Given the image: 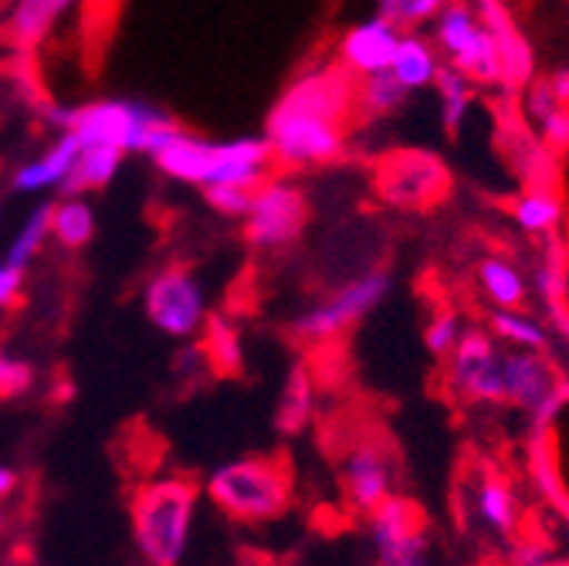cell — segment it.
<instances>
[{
	"label": "cell",
	"instance_id": "1",
	"mask_svg": "<svg viewBox=\"0 0 569 566\" xmlns=\"http://www.w3.org/2000/svg\"><path fill=\"white\" fill-rule=\"evenodd\" d=\"M197 503L200 488L187 475H157L132 491L129 523L142 563L183 566L197 523Z\"/></svg>",
	"mask_w": 569,
	"mask_h": 566
},
{
	"label": "cell",
	"instance_id": "2",
	"mask_svg": "<svg viewBox=\"0 0 569 566\" xmlns=\"http://www.w3.org/2000/svg\"><path fill=\"white\" fill-rule=\"evenodd\" d=\"M203 491L234 523H271L292 509L296 475L284 455H244L213 468Z\"/></svg>",
	"mask_w": 569,
	"mask_h": 566
},
{
	"label": "cell",
	"instance_id": "3",
	"mask_svg": "<svg viewBox=\"0 0 569 566\" xmlns=\"http://www.w3.org/2000/svg\"><path fill=\"white\" fill-rule=\"evenodd\" d=\"M153 160L167 177L197 187H210V183L258 187L271 173V150L264 143V136H238L218 143V139H203L180 129V136Z\"/></svg>",
	"mask_w": 569,
	"mask_h": 566
},
{
	"label": "cell",
	"instance_id": "4",
	"mask_svg": "<svg viewBox=\"0 0 569 566\" xmlns=\"http://www.w3.org/2000/svg\"><path fill=\"white\" fill-rule=\"evenodd\" d=\"M170 116L157 106L132 99H96L79 109H68L64 129L82 147H119L122 153H142L147 139Z\"/></svg>",
	"mask_w": 569,
	"mask_h": 566
},
{
	"label": "cell",
	"instance_id": "5",
	"mask_svg": "<svg viewBox=\"0 0 569 566\" xmlns=\"http://www.w3.org/2000/svg\"><path fill=\"white\" fill-rule=\"evenodd\" d=\"M244 221V241L258 251L292 248L309 225V197L299 183L284 177H264L254 187Z\"/></svg>",
	"mask_w": 569,
	"mask_h": 566
},
{
	"label": "cell",
	"instance_id": "6",
	"mask_svg": "<svg viewBox=\"0 0 569 566\" xmlns=\"http://www.w3.org/2000/svg\"><path fill=\"white\" fill-rule=\"evenodd\" d=\"M387 296H390V275L383 268H373V271H367L360 278L346 281V286H339L319 306L296 316L292 319V336L299 342H306V346H329L349 326H356L363 316H370Z\"/></svg>",
	"mask_w": 569,
	"mask_h": 566
},
{
	"label": "cell",
	"instance_id": "7",
	"mask_svg": "<svg viewBox=\"0 0 569 566\" xmlns=\"http://www.w3.org/2000/svg\"><path fill=\"white\" fill-rule=\"evenodd\" d=\"M346 132L349 126L332 119L271 109L264 143L271 150V163L284 170H302L339 160L346 153Z\"/></svg>",
	"mask_w": 569,
	"mask_h": 566
},
{
	"label": "cell",
	"instance_id": "8",
	"mask_svg": "<svg viewBox=\"0 0 569 566\" xmlns=\"http://www.w3.org/2000/svg\"><path fill=\"white\" fill-rule=\"evenodd\" d=\"M142 306H147L150 322L173 339H193L207 316L203 289L187 268L157 271L142 289Z\"/></svg>",
	"mask_w": 569,
	"mask_h": 566
},
{
	"label": "cell",
	"instance_id": "9",
	"mask_svg": "<svg viewBox=\"0 0 569 566\" xmlns=\"http://www.w3.org/2000/svg\"><path fill=\"white\" fill-rule=\"evenodd\" d=\"M373 546L380 553V566H431L427 556V519L420 506L407 495L390 491L370 513Z\"/></svg>",
	"mask_w": 569,
	"mask_h": 566
},
{
	"label": "cell",
	"instance_id": "10",
	"mask_svg": "<svg viewBox=\"0 0 569 566\" xmlns=\"http://www.w3.org/2000/svg\"><path fill=\"white\" fill-rule=\"evenodd\" d=\"M448 384L465 400L475 404H506L502 380V349L485 329H465L448 352Z\"/></svg>",
	"mask_w": 569,
	"mask_h": 566
},
{
	"label": "cell",
	"instance_id": "11",
	"mask_svg": "<svg viewBox=\"0 0 569 566\" xmlns=\"http://www.w3.org/2000/svg\"><path fill=\"white\" fill-rule=\"evenodd\" d=\"M448 190V173L438 157L423 150H400L380 160L377 167V193L390 207L417 210L441 200Z\"/></svg>",
	"mask_w": 569,
	"mask_h": 566
},
{
	"label": "cell",
	"instance_id": "12",
	"mask_svg": "<svg viewBox=\"0 0 569 566\" xmlns=\"http://www.w3.org/2000/svg\"><path fill=\"white\" fill-rule=\"evenodd\" d=\"M393 458L390 448L380 438H367V441H356L346 458H342V491H346V503L352 513L370 516L387 495L393 491Z\"/></svg>",
	"mask_w": 569,
	"mask_h": 566
},
{
	"label": "cell",
	"instance_id": "13",
	"mask_svg": "<svg viewBox=\"0 0 569 566\" xmlns=\"http://www.w3.org/2000/svg\"><path fill=\"white\" fill-rule=\"evenodd\" d=\"M400 41V28L377 14L360 21L352 31H346L342 44H339V64L349 68L352 76H373V72H387L393 51Z\"/></svg>",
	"mask_w": 569,
	"mask_h": 566
},
{
	"label": "cell",
	"instance_id": "14",
	"mask_svg": "<svg viewBox=\"0 0 569 566\" xmlns=\"http://www.w3.org/2000/svg\"><path fill=\"white\" fill-rule=\"evenodd\" d=\"M316 390H319V377L312 370V360H296L292 370L284 374V384L274 404V431L281 438H296L312 424Z\"/></svg>",
	"mask_w": 569,
	"mask_h": 566
},
{
	"label": "cell",
	"instance_id": "15",
	"mask_svg": "<svg viewBox=\"0 0 569 566\" xmlns=\"http://www.w3.org/2000/svg\"><path fill=\"white\" fill-rule=\"evenodd\" d=\"M502 380H506V404H516L522 410H532L559 380L546 352L516 349L502 352Z\"/></svg>",
	"mask_w": 569,
	"mask_h": 566
},
{
	"label": "cell",
	"instance_id": "16",
	"mask_svg": "<svg viewBox=\"0 0 569 566\" xmlns=\"http://www.w3.org/2000/svg\"><path fill=\"white\" fill-rule=\"evenodd\" d=\"M82 143L68 129L58 136V143H51L41 157L28 160L24 167L14 170L11 177V190L14 193H41V190H51V187H61V180L68 177L71 163H76Z\"/></svg>",
	"mask_w": 569,
	"mask_h": 566
},
{
	"label": "cell",
	"instance_id": "17",
	"mask_svg": "<svg viewBox=\"0 0 569 566\" xmlns=\"http://www.w3.org/2000/svg\"><path fill=\"white\" fill-rule=\"evenodd\" d=\"M197 342L203 346L213 377H241L244 370V349L241 332L224 312H207L203 326L197 332Z\"/></svg>",
	"mask_w": 569,
	"mask_h": 566
},
{
	"label": "cell",
	"instance_id": "18",
	"mask_svg": "<svg viewBox=\"0 0 569 566\" xmlns=\"http://www.w3.org/2000/svg\"><path fill=\"white\" fill-rule=\"evenodd\" d=\"M122 150L119 147H82L76 163H71L68 177L61 180V193L64 197H82V193H92V190H102L112 183V177L119 173L122 167Z\"/></svg>",
	"mask_w": 569,
	"mask_h": 566
},
{
	"label": "cell",
	"instance_id": "19",
	"mask_svg": "<svg viewBox=\"0 0 569 566\" xmlns=\"http://www.w3.org/2000/svg\"><path fill=\"white\" fill-rule=\"evenodd\" d=\"M475 516L495 536H512L519 529V503L509 481H502L498 475H485L475 485Z\"/></svg>",
	"mask_w": 569,
	"mask_h": 566
},
{
	"label": "cell",
	"instance_id": "20",
	"mask_svg": "<svg viewBox=\"0 0 569 566\" xmlns=\"http://www.w3.org/2000/svg\"><path fill=\"white\" fill-rule=\"evenodd\" d=\"M438 68H441V61H438V51L431 48V41H423L420 34H400L393 61H390V72L407 92L431 89Z\"/></svg>",
	"mask_w": 569,
	"mask_h": 566
},
{
	"label": "cell",
	"instance_id": "21",
	"mask_svg": "<svg viewBox=\"0 0 569 566\" xmlns=\"http://www.w3.org/2000/svg\"><path fill=\"white\" fill-rule=\"evenodd\" d=\"M92 235H96V210L89 200L64 197V200L51 203V238L61 248L79 251L92 241Z\"/></svg>",
	"mask_w": 569,
	"mask_h": 566
},
{
	"label": "cell",
	"instance_id": "22",
	"mask_svg": "<svg viewBox=\"0 0 569 566\" xmlns=\"http://www.w3.org/2000/svg\"><path fill=\"white\" fill-rule=\"evenodd\" d=\"M61 8L54 4V0H18L11 18H8V38L11 44H18L21 51H34L48 31L54 28Z\"/></svg>",
	"mask_w": 569,
	"mask_h": 566
},
{
	"label": "cell",
	"instance_id": "23",
	"mask_svg": "<svg viewBox=\"0 0 569 566\" xmlns=\"http://www.w3.org/2000/svg\"><path fill=\"white\" fill-rule=\"evenodd\" d=\"M448 64L458 68V72H461L468 82H481V86L502 82V61H498L495 38H491V31H488L485 24L475 31V38H471Z\"/></svg>",
	"mask_w": 569,
	"mask_h": 566
},
{
	"label": "cell",
	"instance_id": "24",
	"mask_svg": "<svg viewBox=\"0 0 569 566\" xmlns=\"http://www.w3.org/2000/svg\"><path fill=\"white\" fill-rule=\"evenodd\" d=\"M478 281L485 296L495 302V309H519L526 302V278L516 265L502 258H485L478 265Z\"/></svg>",
	"mask_w": 569,
	"mask_h": 566
},
{
	"label": "cell",
	"instance_id": "25",
	"mask_svg": "<svg viewBox=\"0 0 569 566\" xmlns=\"http://www.w3.org/2000/svg\"><path fill=\"white\" fill-rule=\"evenodd\" d=\"M512 218L529 235H549L562 221V200L549 187H536L512 203Z\"/></svg>",
	"mask_w": 569,
	"mask_h": 566
},
{
	"label": "cell",
	"instance_id": "26",
	"mask_svg": "<svg viewBox=\"0 0 569 566\" xmlns=\"http://www.w3.org/2000/svg\"><path fill=\"white\" fill-rule=\"evenodd\" d=\"M363 82H356V112L363 116H390L407 102V89L393 79V72H373V76H360Z\"/></svg>",
	"mask_w": 569,
	"mask_h": 566
},
{
	"label": "cell",
	"instance_id": "27",
	"mask_svg": "<svg viewBox=\"0 0 569 566\" xmlns=\"http://www.w3.org/2000/svg\"><path fill=\"white\" fill-rule=\"evenodd\" d=\"M488 326H491V336L509 339L516 349L549 352V346H552L549 329L539 326L536 319H529V316L519 312V309H495V312L488 316Z\"/></svg>",
	"mask_w": 569,
	"mask_h": 566
},
{
	"label": "cell",
	"instance_id": "28",
	"mask_svg": "<svg viewBox=\"0 0 569 566\" xmlns=\"http://www.w3.org/2000/svg\"><path fill=\"white\" fill-rule=\"evenodd\" d=\"M438 31H435V38H438V44H441V51L448 54V58H455L471 38H475V31L481 28V21H478V14H475V8L471 4H465V0H448V4L438 11Z\"/></svg>",
	"mask_w": 569,
	"mask_h": 566
},
{
	"label": "cell",
	"instance_id": "29",
	"mask_svg": "<svg viewBox=\"0 0 569 566\" xmlns=\"http://www.w3.org/2000/svg\"><path fill=\"white\" fill-rule=\"evenodd\" d=\"M48 238H51V203H38L31 215L24 218L21 231L14 235V241L8 248V265L24 271L41 255Z\"/></svg>",
	"mask_w": 569,
	"mask_h": 566
},
{
	"label": "cell",
	"instance_id": "30",
	"mask_svg": "<svg viewBox=\"0 0 569 566\" xmlns=\"http://www.w3.org/2000/svg\"><path fill=\"white\" fill-rule=\"evenodd\" d=\"M435 86L441 96V122L448 132H458V126L465 122L468 106H471V82L458 72V68L441 64L438 76H435Z\"/></svg>",
	"mask_w": 569,
	"mask_h": 566
},
{
	"label": "cell",
	"instance_id": "31",
	"mask_svg": "<svg viewBox=\"0 0 569 566\" xmlns=\"http://www.w3.org/2000/svg\"><path fill=\"white\" fill-rule=\"evenodd\" d=\"M461 332H465L461 316L455 309H441V312L431 316V322H427L423 342H427V349H431V357L441 360V357H448V352L455 349V342L461 339Z\"/></svg>",
	"mask_w": 569,
	"mask_h": 566
},
{
	"label": "cell",
	"instance_id": "32",
	"mask_svg": "<svg viewBox=\"0 0 569 566\" xmlns=\"http://www.w3.org/2000/svg\"><path fill=\"white\" fill-rule=\"evenodd\" d=\"M34 367L21 357H14V352L0 349V400H18L24 394H31L34 387Z\"/></svg>",
	"mask_w": 569,
	"mask_h": 566
},
{
	"label": "cell",
	"instance_id": "33",
	"mask_svg": "<svg viewBox=\"0 0 569 566\" xmlns=\"http://www.w3.org/2000/svg\"><path fill=\"white\" fill-rule=\"evenodd\" d=\"M251 197H254V187H244V183H210V187H203V200L224 218H244L248 207H251Z\"/></svg>",
	"mask_w": 569,
	"mask_h": 566
},
{
	"label": "cell",
	"instance_id": "34",
	"mask_svg": "<svg viewBox=\"0 0 569 566\" xmlns=\"http://www.w3.org/2000/svg\"><path fill=\"white\" fill-rule=\"evenodd\" d=\"M173 374H177V380L187 384V387H200V384H207V380H218V377H213V370H210V360H207L203 346H200L197 339L177 352Z\"/></svg>",
	"mask_w": 569,
	"mask_h": 566
},
{
	"label": "cell",
	"instance_id": "35",
	"mask_svg": "<svg viewBox=\"0 0 569 566\" xmlns=\"http://www.w3.org/2000/svg\"><path fill=\"white\" fill-rule=\"evenodd\" d=\"M539 132H542V147L556 157L569 153V106H559L552 109L542 122H539Z\"/></svg>",
	"mask_w": 569,
	"mask_h": 566
},
{
	"label": "cell",
	"instance_id": "36",
	"mask_svg": "<svg viewBox=\"0 0 569 566\" xmlns=\"http://www.w3.org/2000/svg\"><path fill=\"white\" fill-rule=\"evenodd\" d=\"M539 289L546 292V302H566L569 296V281H566V265L559 261V251L539 268Z\"/></svg>",
	"mask_w": 569,
	"mask_h": 566
},
{
	"label": "cell",
	"instance_id": "37",
	"mask_svg": "<svg viewBox=\"0 0 569 566\" xmlns=\"http://www.w3.org/2000/svg\"><path fill=\"white\" fill-rule=\"evenodd\" d=\"M526 86H529L526 89V116L529 119L542 122L552 109H559V102H556V96H552L546 79H536V82H526Z\"/></svg>",
	"mask_w": 569,
	"mask_h": 566
},
{
	"label": "cell",
	"instance_id": "38",
	"mask_svg": "<svg viewBox=\"0 0 569 566\" xmlns=\"http://www.w3.org/2000/svg\"><path fill=\"white\" fill-rule=\"evenodd\" d=\"M445 4L448 0H407V8L397 18V28H417V24L435 21Z\"/></svg>",
	"mask_w": 569,
	"mask_h": 566
},
{
	"label": "cell",
	"instance_id": "39",
	"mask_svg": "<svg viewBox=\"0 0 569 566\" xmlns=\"http://www.w3.org/2000/svg\"><path fill=\"white\" fill-rule=\"evenodd\" d=\"M552 559V549L542 539H519L512 543V566H542Z\"/></svg>",
	"mask_w": 569,
	"mask_h": 566
},
{
	"label": "cell",
	"instance_id": "40",
	"mask_svg": "<svg viewBox=\"0 0 569 566\" xmlns=\"http://www.w3.org/2000/svg\"><path fill=\"white\" fill-rule=\"evenodd\" d=\"M21 286H24V271L21 268H11L8 261L0 265V309H8V306L18 302Z\"/></svg>",
	"mask_w": 569,
	"mask_h": 566
},
{
	"label": "cell",
	"instance_id": "41",
	"mask_svg": "<svg viewBox=\"0 0 569 566\" xmlns=\"http://www.w3.org/2000/svg\"><path fill=\"white\" fill-rule=\"evenodd\" d=\"M546 82H549V89H552L556 102H559V106H569V64L552 68V72L546 76Z\"/></svg>",
	"mask_w": 569,
	"mask_h": 566
},
{
	"label": "cell",
	"instance_id": "42",
	"mask_svg": "<svg viewBox=\"0 0 569 566\" xmlns=\"http://www.w3.org/2000/svg\"><path fill=\"white\" fill-rule=\"evenodd\" d=\"M14 491H18V471L11 465H0V503Z\"/></svg>",
	"mask_w": 569,
	"mask_h": 566
},
{
	"label": "cell",
	"instance_id": "43",
	"mask_svg": "<svg viewBox=\"0 0 569 566\" xmlns=\"http://www.w3.org/2000/svg\"><path fill=\"white\" fill-rule=\"evenodd\" d=\"M403 8H407V0H380V14L390 18L393 24H397V18H400Z\"/></svg>",
	"mask_w": 569,
	"mask_h": 566
},
{
	"label": "cell",
	"instance_id": "44",
	"mask_svg": "<svg viewBox=\"0 0 569 566\" xmlns=\"http://www.w3.org/2000/svg\"><path fill=\"white\" fill-rule=\"evenodd\" d=\"M234 566H264L261 559H254V556H244V559H238Z\"/></svg>",
	"mask_w": 569,
	"mask_h": 566
},
{
	"label": "cell",
	"instance_id": "45",
	"mask_svg": "<svg viewBox=\"0 0 569 566\" xmlns=\"http://www.w3.org/2000/svg\"><path fill=\"white\" fill-rule=\"evenodd\" d=\"M4 526H8V513H4V503H0V533H4Z\"/></svg>",
	"mask_w": 569,
	"mask_h": 566
},
{
	"label": "cell",
	"instance_id": "46",
	"mask_svg": "<svg viewBox=\"0 0 569 566\" xmlns=\"http://www.w3.org/2000/svg\"><path fill=\"white\" fill-rule=\"evenodd\" d=\"M54 4H58V8H61V14H64V11H68L71 4H76V0H54Z\"/></svg>",
	"mask_w": 569,
	"mask_h": 566
},
{
	"label": "cell",
	"instance_id": "47",
	"mask_svg": "<svg viewBox=\"0 0 569 566\" xmlns=\"http://www.w3.org/2000/svg\"><path fill=\"white\" fill-rule=\"evenodd\" d=\"M542 566H569V559H556V556H552V559H549V563H542Z\"/></svg>",
	"mask_w": 569,
	"mask_h": 566
},
{
	"label": "cell",
	"instance_id": "48",
	"mask_svg": "<svg viewBox=\"0 0 569 566\" xmlns=\"http://www.w3.org/2000/svg\"><path fill=\"white\" fill-rule=\"evenodd\" d=\"M132 566H150V563H142V559H139V563H132Z\"/></svg>",
	"mask_w": 569,
	"mask_h": 566
}]
</instances>
